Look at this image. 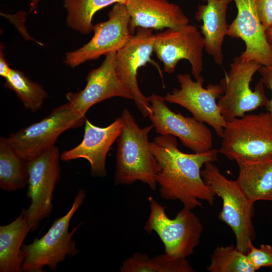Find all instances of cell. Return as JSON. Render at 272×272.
<instances>
[{
  "label": "cell",
  "instance_id": "1",
  "mask_svg": "<svg viewBox=\"0 0 272 272\" xmlns=\"http://www.w3.org/2000/svg\"><path fill=\"white\" fill-rule=\"evenodd\" d=\"M150 147L161 168L156 180L162 198L178 200L191 210L203 207L201 201L214 205L216 195L205 182L201 168L207 162L218 160V150L185 153L179 150L176 138L171 135L155 137Z\"/></svg>",
  "mask_w": 272,
  "mask_h": 272
},
{
  "label": "cell",
  "instance_id": "2",
  "mask_svg": "<svg viewBox=\"0 0 272 272\" xmlns=\"http://www.w3.org/2000/svg\"><path fill=\"white\" fill-rule=\"evenodd\" d=\"M120 117L123 125L116 140L114 184L130 185L141 181L155 190L157 187L156 177L161 168L149 140L153 126L140 127L127 108Z\"/></svg>",
  "mask_w": 272,
  "mask_h": 272
},
{
  "label": "cell",
  "instance_id": "3",
  "mask_svg": "<svg viewBox=\"0 0 272 272\" xmlns=\"http://www.w3.org/2000/svg\"><path fill=\"white\" fill-rule=\"evenodd\" d=\"M219 153L238 165L272 159V114H246L227 122Z\"/></svg>",
  "mask_w": 272,
  "mask_h": 272
},
{
  "label": "cell",
  "instance_id": "4",
  "mask_svg": "<svg viewBox=\"0 0 272 272\" xmlns=\"http://www.w3.org/2000/svg\"><path fill=\"white\" fill-rule=\"evenodd\" d=\"M201 175L206 184L222 200L218 218L231 228L235 236L236 248L247 254L256 237L252 221L254 203L248 199L236 180L227 178L214 162L205 163Z\"/></svg>",
  "mask_w": 272,
  "mask_h": 272
},
{
  "label": "cell",
  "instance_id": "5",
  "mask_svg": "<svg viewBox=\"0 0 272 272\" xmlns=\"http://www.w3.org/2000/svg\"><path fill=\"white\" fill-rule=\"evenodd\" d=\"M86 196V191L79 189L69 211L56 219L43 236L36 238L30 244L23 245L25 259L22 271L43 272L45 266L55 270L58 264L63 262L67 255L74 256L79 252L72 237L82 223L71 232L69 229L72 217Z\"/></svg>",
  "mask_w": 272,
  "mask_h": 272
},
{
  "label": "cell",
  "instance_id": "6",
  "mask_svg": "<svg viewBox=\"0 0 272 272\" xmlns=\"http://www.w3.org/2000/svg\"><path fill=\"white\" fill-rule=\"evenodd\" d=\"M150 212L144 230L155 232L164 246V252L174 258H186L198 246L203 226L192 210L183 208L173 219L166 213L167 207L153 196L148 198Z\"/></svg>",
  "mask_w": 272,
  "mask_h": 272
},
{
  "label": "cell",
  "instance_id": "7",
  "mask_svg": "<svg viewBox=\"0 0 272 272\" xmlns=\"http://www.w3.org/2000/svg\"><path fill=\"white\" fill-rule=\"evenodd\" d=\"M261 65L255 60H244L238 56L233 59L228 72H225L220 83L224 93L217 103L227 122L266 104L268 99L263 84L259 81L254 89L250 87L252 78Z\"/></svg>",
  "mask_w": 272,
  "mask_h": 272
},
{
  "label": "cell",
  "instance_id": "8",
  "mask_svg": "<svg viewBox=\"0 0 272 272\" xmlns=\"http://www.w3.org/2000/svg\"><path fill=\"white\" fill-rule=\"evenodd\" d=\"M86 119L68 102L56 107L41 120L10 134L7 138L28 161L54 147L62 132L81 126Z\"/></svg>",
  "mask_w": 272,
  "mask_h": 272
},
{
  "label": "cell",
  "instance_id": "9",
  "mask_svg": "<svg viewBox=\"0 0 272 272\" xmlns=\"http://www.w3.org/2000/svg\"><path fill=\"white\" fill-rule=\"evenodd\" d=\"M58 148L54 146L28 161L27 196L31 203L24 210L31 231L51 214L53 192L61 172Z\"/></svg>",
  "mask_w": 272,
  "mask_h": 272
},
{
  "label": "cell",
  "instance_id": "10",
  "mask_svg": "<svg viewBox=\"0 0 272 272\" xmlns=\"http://www.w3.org/2000/svg\"><path fill=\"white\" fill-rule=\"evenodd\" d=\"M135 32L116 52L115 71L118 79L131 94L137 107L146 117L151 114L152 109L148 97L140 89L138 71L150 62L158 70L163 83V78L160 66L151 58L155 40L153 30L138 27Z\"/></svg>",
  "mask_w": 272,
  "mask_h": 272
},
{
  "label": "cell",
  "instance_id": "11",
  "mask_svg": "<svg viewBox=\"0 0 272 272\" xmlns=\"http://www.w3.org/2000/svg\"><path fill=\"white\" fill-rule=\"evenodd\" d=\"M177 79L180 88H174L165 95L166 102L185 108L197 120L211 126L221 138L227 123L217 101L224 93L222 85L210 84L204 88V81H194L187 73L178 74Z\"/></svg>",
  "mask_w": 272,
  "mask_h": 272
},
{
  "label": "cell",
  "instance_id": "12",
  "mask_svg": "<svg viewBox=\"0 0 272 272\" xmlns=\"http://www.w3.org/2000/svg\"><path fill=\"white\" fill-rule=\"evenodd\" d=\"M92 39L80 48L65 54L64 62L72 67L102 55L117 52L134 33L125 4H114L108 20L94 25Z\"/></svg>",
  "mask_w": 272,
  "mask_h": 272
},
{
  "label": "cell",
  "instance_id": "13",
  "mask_svg": "<svg viewBox=\"0 0 272 272\" xmlns=\"http://www.w3.org/2000/svg\"><path fill=\"white\" fill-rule=\"evenodd\" d=\"M204 41L201 32L192 25L168 28L155 34L154 52L162 62L164 71L174 72L179 61L186 59L191 65L194 80L204 81L203 70Z\"/></svg>",
  "mask_w": 272,
  "mask_h": 272
},
{
  "label": "cell",
  "instance_id": "14",
  "mask_svg": "<svg viewBox=\"0 0 272 272\" xmlns=\"http://www.w3.org/2000/svg\"><path fill=\"white\" fill-rule=\"evenodd\" d=\"M148 99L152 109L149 117L156 133L178 138L184 147L195 153L213 148V135L206 123L173 111L164 97L152 94Z\"/></svg>",
  "mask_w": 272,
  "mask_h": 272
},
{
  "label": "cell",
  "instance_id": "15",
  "mask_svg": "<svg viewBox=\"0 0 272 272\" xmlns=\"http://www.w3.org/2000/svg\"><path fill=\"white\" fill-rule=\"evenodd\" d=\"M116 52L107 54L101 64L89 72L86 85L81 91L66 94L74 109L85 116L94 105L112 97L132 100V97L118 79L115 71Z\"/></svg>",
  "mask_w": 272,
  "mask_h": 272
},
{
  "label": "cell",
  "instance_id": "16",
  "mask_svg": "<svg viewBox=\"0 0 272 272\" xmlns=\"http://www.w3.org/2000/svg\"><path fill=\"white\" fill-rule=\"evenodd\" d=\"M233 1L237 13L229 25L227 35L244 41L245 49L240 55L243 60L271 65L272 52L258 15L256 0Z\"/></svg>",
  "mask_w": 272,
  "mask_h": 272
},
{
  "label": "cell",
  "instance_id": "17",
  "mask_svg": "<svg viewBox=\"0 0 272 272\" xmlns=\"http://www.w3.org/2000/svg\"><path fill=\"white\" fill-rule=\"evenodd\" d=\"M84 124L82 142L75 148L63 152L60 159L63 161L85 159L90 163L93 176L104 177L107 174L105 165L107 154L122 129L121 118H117L106 127L95 125L87 119Z\"/></svg>",
  "mask_w": 272,
  "mask_h": 272
},
{
  "label": "cell",
  "instance_id": "18",
  "mask_svg": "<svg viewBox=\"0 0 272 272\" xmlns=\"http://www.w3.org/2000/svg\"><path fill=\"white\" fill-rule=\"evenodd\" d=\"M125 5L134 32L138 27L162 30L189 24L180 7L168 0H127Z\"/></svg>",
  "mask_w": 272,
  "mask_h": 272
},
{
  "label": "cell",
  "instance_id": "19",
  "mask_svg": "<svg viewBox=\"0 0 272 272\" xmlns=\"http://www.w3.org/2000/svg\"><path fill=\"white\" fill-rule=\"evenodd\" d=\"M206 4L198 5L195 14L196 21H202L200 32L204 41V49L214 62L222 66L223 44L229 25L227 11L233 0H202Z\"/></svg>",
  "mask_w": 272,
  "mask_h": 272
},
{
  "label": "cell",
  "instance_id": "20",
  "mask_svg": "<svg viewBox=\"0 0 272 272\" xmlns=\"http://www.w3.org/2000/svg\"><path fill=\"white\" fill-rule=\"evenodd\" d=\"M31 231L24 209L9 224L0 226V271L20 272L25 259L23 242Z\"/></svg>",
  "mask_w": 272,
  "mask_h": 272
},
{
  "label": "cell",
  "instance_id": "21",
  "mask_svg": "<svg viewBox=\"0 0 272 272\" xmlns=\"http://www.w3.org/2000/svg\"><path fill=\"white\" fill-rule=\"evenodd\" d=\"M238 166L236 181L248 199L272 201V159Z\"/></svg>",
  "mask_w": 272,
  "mask_h": 272
},
{
  "label": "cell",
  "instance_id": "22",
  "mask_svg": "<svg viewBox=\"0 0 272 272\" xmlns=\"http://www.w3.org/2000/svg\"><path fill=\"white\" fill-rule=\"evenodd\" d=\"M28 161L7 138H0V187L13 191L24 188L28 182Z\"/></svg>",
  "mask_w": 272,
  "mask_h": 272
},
{
  "label": "cell",
  "instance_id": "23",
  "mask_svg": "<svg viewBox=\"0 0 272 272\" xmlns=\"http://www.w3.org/2000/svg\"><path fill=\"white\" fill-rule=\"evenodd\" d=\"M120 272H194L186 258H174L164 252L153 257L135 252L126 259Z\"/></svg>",
  "mask_w": 272,
  "mask_h": 272
},
{
  "label": "cell",
  "instance_id": "24",
  "mask_svg": "<svg viewBox=\"0 0 272 272\" xmlns=\"http://www.w3.org/2000/svg\"><path fill=\"white\" fill-rule=\"evenodd\" d=\"M67 12L66 24L83 34L93 31L92 19L99 11L117 3L125 4L127 0H63Z\"/></svg>",
  "mask_w": 272,
  "mask_h": 272
},
{
  "label": "cell",
  "instance_id": "25",
  "mask_svg": "<svg viewBox=\"0 0 272 272\" xmlns=\"http://www.w3.org/2000/svg\"><path fill=\"white\" fill-rule=\"evenodd\" d=\"M5 79V87L16 93L26 109L36 112L41 108L48 94L41 85L12 69Z\"/></svg>",
  "mask_w": 272,
  "mask_h": 272
},
{
  "label": "cell",
  "instance_id": "26",
  "mask_svg": "<svg viewBox=\"0 0 272 272\" xmlns=\"http://www.w3.org/2000/svg\"><path fill=\"white\" fill-rule=\"evenodd\" d=\"M209 272H254L246 254L232 245L217 246L210 256Z\"/></svg>",
  "mask_w": 272,
  "mask_h": 272
},
{
  "label": "cell",
  "instance_id": "27",
  "mask_svg": "<svg viewBox=\"0 0 272 272\" xmlns=\"http://www.w3.org/2000/svg\"><path fill=\"white\" fill-rule=\"evenodd\" d=\"M249 248L246 255L255 271L262 267L272 268L271 245L263 244L259 248H256L252 242L250 244Z\"/></svg>",
  "mask_w": 272,
  "mask_h": 272
},
{
  "label": "cell",
  "instance_id": "28",
  "mask_svg": "<svg viewBox=\"0 0 272 272\" xmlns=\"http://www.w3.org/2000/svg\"><path fill=\"white\" fill-rule=\"evenodd\" d=\"M260 21L265 30L272 24V0H256Z\"/></svg>",
  "mask_w": 272,
  "mask_h": 272
},
{
  "label": "cell",
  "instance_id": "29",
  "mask_svg": "<svg viewBox=\"0 0 272 272\" xmlns=\"http://www.w3.org/2000/svg\"><path fill=\"white\" fill-rule=\"evenodd\" d=\"M258 72L261 76L260 81L271 91V97L264 107L272 114V65H261Z\"/></svg>",
  "mask_w": 272,
  "mask_h": 272
},
{
  "label": "cell",
  "instance_id": "30",
  "mask_svg": "<svg viewBox=\"0 0 272 272\" xmlns=\"http://www.w3.org/2000/svg\"><path fill=\"white\" fill-rule=\"evenodd\" d=\"M4 46L1 45L0 50V76L6 78L10 72L11 69L4 55Z\"/></svg>",
  "mask_w": 272,
  "mask_h": 272
},
{
  "label": "cell",
  "instance_id": "31",
  "mask_svg": "<svg viewBox=\"0 0 272 272\" xmlns=\"http://www.w3.org/2000/svg\"><path fill=\"white\" fill-rule=\"evenodd\" d=\"M265 35L269 44H272V24L265 30Z\"/></svg>",
  "mask_w": 272,
  "mask_h": 272
},
{
  "label": "cell",
  "instance_id": "32",
  "mask_svg": "<svg viewBox=\"0 0 272 272\" xmlns=\"http://www.w3.org/2000/svg\"><path fill=\"white\" fill-rule=\"evenodd\" d=\"M40 0H30L29 12L35 11L38 7Z\"/></svg>",
  "mask_w": 272,
  "mask_h": 272
},
{
  "label": "cell",
  "instance_id": "33",
  "mask_svg": "<svg viewBox=\"0 0 272 272\" xmlns=\"http://www.w3.org/2000/svg\"><path fill=\"white\" fill-rule=\"evenodd\" d=\"M270 48H271V52H272V44H271V45L270 44Z\"/></svg>",
  "mask_w": 272,
  "mask_h": 272
}]
</instances>
